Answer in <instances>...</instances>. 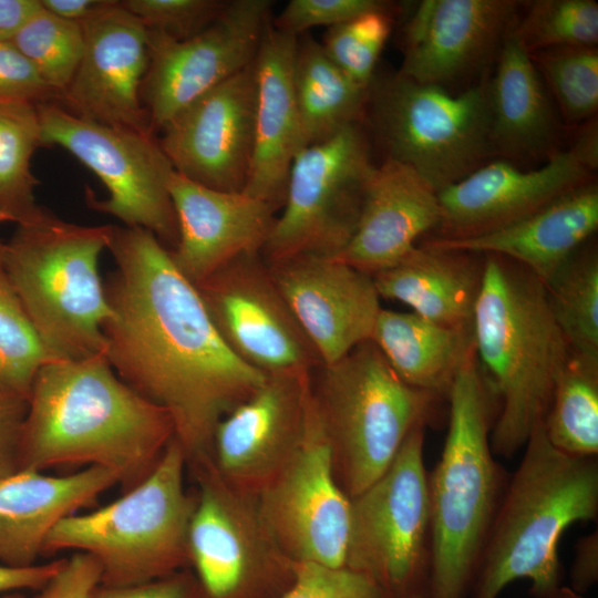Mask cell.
Returning a JSON list of instances; mask_svg holds the SVG:
<instances>
[{
	"mask_svg": "<svg viewBox=\"0 0 598 598\" xmlns=\"http://www.w3.org/2000/svg\"><path fill=\"white\" fill-rule=\"evenodd\" d=\"M107 250L115 262L104 286L113 310L103 326L111 367L169 413L186 463L212 454L218 422L267 374L226 346L195 286L155 235L112 225Z\"/></svg>",
	"mask_w": 598,
	"mask_h": 598,
	"instance_id": "1",
	"label": "cell"
},
{
	"mask_svg": "<svg viewBox=\"0 0 598 598\" xmlns=\"http://www.w3.org/2000/svg\"><path fill=\"white\" fill-rule=\"evenodd\" d=\"M174 439L169 413L121 380L105 353L54 360L31 386L19 471L102 467L124 493L150 475Z\"/></svg>",
	"mask_w": 598,
	"mask_h": 598,
	"instance_id": "2",
	"label": "cell"
},
{
	"mask_svg": "<svg viewBox=\"0 0 598 598\" xmlns=\"http://www.w3.org/2000/svg\"><path fill=\"white\" fill-rule=\"evenodd\" d=\"M483 256L473 341L497 404L491 448L495 456L511 457L544 421L570 351L551 315L545 285L507 258Z\"/></svg>",
	"mask_w": 598,
	"mask_h": 598,
	"instance_id": "3",
	"label": "cell"
},
{
	"mask_svg": "<svg viewBox=\"0 0 598 598\" xmlns=\"http://www.w3.org/2000/svg\"><path fill=\"white\" fill-rule=\"evenodd\" d=\"M597 516V457L558 451L538 422L506 483L468 598H499L518 579L530 582L529 595L560 585L561 535L570 525Z\"/></svg>",
	"mask_w": 598,
	"mask_h": 598,
	"instance_id": "4",
	"label": "cell"
},
{
	"mask_svg": "<svg viewBox=\"0 0 598 598\" xmlns=\"http://www.w3.org/2000/svg\"><path fill=\"white\" fill-rule=\"evenodd\" d=\"M448 427L429 472L431 576L427 598H468L506 483L489 435L496 401L474 341L451 386Z\"/></svg>",
	"mask_w": 598,
	"mask_h": 598,
	"instance_id": "5",
	"label": "cell"
},
{
	"mask_svg": "<svg viewBox=\"0 0 598 598\" xmlns=\"http://www.w3.org/2000/svg\"><path fill=\"white\" fill-rule=\"evenodd\" d=\"M112 225L83 226L39 206L3 245L13 288L55 360L105 353L103 326L113 317L99 275Z\"/></svg>",
	"mask_w": 598,
	"mask_h": 598,
	"instance_id": "6",
	"label": "cell"
},
{
	"mask_svg": "<svg viewBox=\"0 0 598 598\" xmlns=\"http://www.w3.org/2000/svg\"><path fill=\"white\" fill-rule=\"evenodd\" d=\"M186 457L174 439L150 475L110 504L62 519L43 556L62 551L92 557L101 585L154 581L189 567L188 528L195 493L185 488Z\"/></svg>",
	"mask_w": 598,
	"mask_h": 598,
	"instance_id": "7",
	"label": "cell"
},
{
	"mask_svg": "<svg viewBox=\"0 0 598 598\" xmlns=\"http://www.w3.org/2000/svg\"><path fill=\"white\" fill-rule=\"evenodd\" d=\"M318 370L316 409L334 478L351 499L389 468L414 429L435 419L442 399L402 381L371 340Z\"/></svg>",
	"mask_w": 598,
	"mask_h": 598,
	"instance_id": "8",
	"label": "cell"
},
{
	"mask_svg": "<svg viewBox=\"0 0 598 598\" xmlns=\"http://www.w3.org/2000/svg\"><path fill=\"white\" fill-rule=\"evenodd\" d=\"M488 80L489 72L452 92L398 71L375 74L365 117L384 158L410 166L439 193L494 159Z\"/></svg>",
	"mask_w": 598,
	"mask_h": 598,
	"instance_id": "9",
	"label": "cell"
},
{
	"mask_svg": "<svg viewBox=\"0 0 598 598\" xmlns=\"http://www.w3.org/2000/svg\"><path fill=\"white\" fill-rule=\"evenodd\" d=\"M426 426L414 429L389 468L350 499L344 567L385 598H427L432 540Z\"/></svg>",
	"mask_w": 598,
	"mask_h": 598,
	"instance_id": "10",
	"label": "cell"
},
{
	"mask_svg": "<svg viewBox=\"0 0 598 598\" xmlns=\"http://www.w3.org/2000/svg\"><path fill=\"white\" fill-rule=\"evenodd\" d=\"M186 464L196 485L188 528L189 567L202 597H281L295 580L296 563L268 529L258 497L230 486L212 454Z\"/></svg>",
	"mask_w": 598,
	"mask_h": 598,
	"instance_id": "11",
	"label": "cell"
},
{
	"mask_svg": "<svg viewBox=\"0 0 598 598\" xmlns=\"http://www.w3.org/2000/svg\"><path fill=\"white\" fill-rule=\"evenodd\" d=\"M42 146H60L89 167L105 185L99 199L86 188V203L151 231L168 249L178 241V225L168 192L174 168L155 134L110 126L74 115L59 103L37 104Z\"/></svg>",
	"mask_w": 598,
	"mask_h": 598,
	"instance_id": "12",
	"label": "cell"
},
{
	"mask_svg": "<svg viewBox=\"0 0 598 598\" xmlns=\"http://www.w3.org/2000/svg\"><path fill=\"white\" fill-rule=\"evenodd\" d=\"M373 166L362 123L301 148L262 258L274 262L306 254L337 257L355 230Z\"/></svg>",
	"mask_w": 598,
	"mask_h": 598,
	"instance_id": "13",
	"label": "cell"
},
{
	"mask_svg": "<svg viewBox=\"0 0 598 598\" xmlns=\"http://www.w3.org/2000/svg\"><path fill=\"white\" fill-rule=\"evenodd\" d=\"M597 117L582 124L573 143L544 164L523 168L492 159L439 193L442 218L434 239L481 236L544 208L596 178Z\"/></svg>",
	"mask_w": 598,
	"mask_h": 598,
	"instance_id": "14",
	"label": "cell"
},
{
	"mask_svg": "<svg viewBox=\"0 0 598 598\" xmlns=\"http://www.w3.org/2000/svg\"><path fill=\"white\" fill-rule=\"evenodd\" d=\"M270 0L228 1L202 32L177 40L148 30L142 102L155 134L195 100L252 64L270 24Z\"/></svg>",
	"mask_w": 598,
	"mask_h": 598,
	"instance_id": "15",
	"label": "cell"
},
{
	"mask_svg": "<svg viewBox=\"0 0 598 598\" xmlns=\"http://www.w3.org/2000/svg\"><path fill=\"white\" fill-rule=\"evenodd\" d=\"M195 288L218 334L245 363L266 374L322 367L260 252L238 256Z\"/></svg>",
	"mask_w": 598,
	"mask_h": 598,
	"instance_id": "16",
	"label": "cell"
},
{
	"mask_svg": "<svg viewBox=\"0 0 598 598\" xmlns=\"http://www.w3.org/2000/svg\"><path fill=\"white\" fill-rule=\"evenodd\" d=\"M257 497L268 529L291 560L344 566L350 498L333 475L312 382L303 441L290 463Z\"/></svg>",
	"mask_w": 598,
	"mask_h": 598,
	"instance_id": "17",
	"label": "cell"
},
{
	"mask_svg": "<svg viewBox=\"0 0 598 598\" xmlns=\"http://www.w3.org/2000/svg\"><path fill=\"white\" fill-rule=\"evenodd\" d=\"M523 1L423 0L402 31L399 73L452 92L478 82L495 61Z\"/></svg>",
	"mask_w": 598,
	"mask_h": 598,
	"instance_id": "18",
	"label": "cell"
},
{
	"mask_svg": "<svg viewBox=\"0 0 598 598\" xmlns=\"http://www.w3.org/2000/svg\"><path fill=\"white\" fill-rule=\"evenodd\" d=\"M312 372L267 374L217 424L212 458L233 487L258 496L290 463L305 436Z\"/></svg>",
	"mask_w": 598,
	"mask_h": 598,
	"instance_id": "19",
	"label": "cell"
},
{
	"mask_svg": "<svg viewBox=\"0 0 598 598\" xmlns=\"http://www.w3.org/2000/svg\"><path fill=\"white\" fill-rule=\"evenodd\" d=\"M254 63L177 113L158 140L174 171L224 192H243L255 141Z\"/></svg>",
	"mask_w": 598,
	"mask_h": 598,
	"instance_id": "20",
	"label": "cell"
},
{
	"mask_svg": "<svg viewBox=\"0 0 598 598\" xmlns=\"http://www.w3.org/2000/svg\"><path fill=\"white\" fill-rule=\"evenodd\" d=\"M81 24L83 53L55 102L89 121L153 133L142 102L150 60L147 28L114 0Z\"/></svg>",
	"mask_w": 598,
	"mask_h": 598,
	"instance_id": "21",
	"label": "cell"
},
{
	"mask_svg": "<svg viewBox=\"0 0 598 598\" xmlns=\"http://www.w3.org/2000/svg\"><path fill=\"white\" fill-rule=\"evenodd\" d=\"M267 264L322 365L371 340L382 309L371 275L337 257L321 255H298Z\"/></svg>",
	"mask_w": 598,
	"mask_h": 598,
	"instance_id": "22",
	"label": "cell"
},
{
	"mask_svg": "<svg viewBox=\"0 0 598 598\" xmlns=\"http://www.w3.org/2000/svg\"><path fill=\"white\" fill-rule=\"evenodd\" d=\"M168 192L178 225L169 250L179 272L194 286L240 255L260 252L277 209L245 192H224L172 174Z\"/></svg>",
	"mask_w": 598,
	"mask_h": 598,
	"instance_id": "23",
	"label": "cell"
},
{
	"mask_svg": "<svg viewBox=\"0 0 598 598\" xmlns=\"http://www.w3.org/2000/svg\"><path fill=\"white\" fill-rule=\"evenodd\" d=\"M441 218L439 192L410 166L384 158L369 175L355 230L337 258L372 276L398 264Z\"/></svg>",
	"mask_w": 598,
	"mask_h": 598,
	"instance_id": "24",
	"label": "cell"
},
{
	"mask_svg": "<svg viewBox=\"0 0 598 598\" xmlns=\"http://www.w3.org/2000/svg\"><path fill=\"white\" fill-rule=\"evenodd\" d=\"M298 37L267 27L254 61L256 78L255 141L251 165L243 192L282 207L287 179L303 147L292 84Z\"/></svg>",
	"mask_w": 598,
	"mask_h": 598,
	"instance_id": "25",
	"label": "cell"
},
{
	"mask_svg": "<svg viewBox=\"0 0 598 598\" xmlns=\"http://www.w3.org/2000/svg\"><path fill=\"white\" fill-rule=\"evenodd\" d=\"M118 485L115 473L86 467L65 475L18 471L0 480V564L30 567L53 528Z\"/></svg>",
	"mask_w": 598,
	"mask_h": 598,
	"instance_id": "26",
	"label": "cell"
},
{
	"mask_svg": "<svg viewBox=\"0 0 598 598\" xmlns=\"http://www.w3.org/2000/svg\"><path fill=\"white\" fill-rule=\"evenodd\" d=\"M494 159L523 168L560 152L563 128L547 89L528 53L507 33L488 80Z\"/></svg>",
	"mask_w": 598,
	"mask_h": 598,
	"instance_id": "27",
	"label": "cell"
},
{
	"mask_svg": "<svg viewBox=\"0 0 598 598\" xmlns=\"http://www.w3.org/2000/svg\"><path fill=\"white\" fill-rule=\"evenodd\" d=\"M598 228L597 179L497 230L465 239L424 241L450 249L507 258L546 285Z\"/></svg>",
	"mask_w": 598,
	"mask_h": 598,
	"instance_id": "28",
	"label": "cell"
},
{
	"mask_svg": "<svg viewBox=\"0 0 598 598\" xmlns=\"http://www.w3.org/2000/svg\"><path fill=\"white\" fill-rule=\"evenodd\" d=\"M484 256L421 241L394 266L372 275L380 298L400 301L441 326L472 328Z\"/></svg>",
	"mask_w": 598,
	"mask_h": 598,
	"instance_id": "29",
	"label": "cell"
},
{
	"mask_svg": "<svg viewBox=\"0 0 598 598\" xmlns=\"http://www.w3.org/2000/svg\"><path fill=\"white\" fill-rule=\"evenodd\" d=\"M371 341L402 381L447 399L473 344V331L441 326L414 312L382 308Z\"/></svg>",
	"mask_w": 598,
	"mask_h": 598,
	"instance_id": "30",
	"label": "cell"
},
{
	"mask_svg": "<svg viewBox=\"0 0 598 598\" xmlns=\"http://www.w3.org/2000/svg\"><path fill=\"white\" fill-rule=\"evenodd\" d=\"M292 84L303 147L365 117L369 90L348 78L308 33L297 39Z\"/></svg>",
	"mask_w": 598,
	"mask_h": 598,
	"instance_id": "31",
	"label": "cell"
},
{
	"mask_svg": "<svg viewBox=\"0 0 598 598\" xmlns=\"http://www.w3.org/2000/svg\"><path fill=\"white\" fill-rule=\"evenodd\" d=\"M549 443L579 457L598 454V359L569 353L543 421Z\"/></svg>",
	"mask_w": 598,
	"mask_h": 598,
	"instance_id": "32",
	"label": "cell"
},
{
	"mask_svg": "<svg viewBox=\"0 0 598 598\" xmlns=\"http://www.w3.org/2000/svg\"><path fill=\"white\" fill-rule=\"evenodd\" d=\"M584 245L545 288L551 315L569 351L598 359V254L596 246Z\"/></svg>",
	"mask_w": 598,
	"mask_h": 598,
	"instance_id": "33",
	"label": "cell"
},
{
	"mask_svg": "<svg viewBox=\"0 0 598 598\" xmlns=\"http://www.w3.org/2000/svg\"><path fill=\"white\" fill-rule=\"evenodd\" d=\"M37 104L0 103V212L13 223L32 216L39 208L31 172L34 151L42 146Z\"/></svg>",
	"mask_w": 598,
	"mask_h": 598,
	"instance_id": "34",
	"label": "cell"
},
{
	"mask_svg": "<svg viewBox=\"0 0 598 598\" xmlns=\"http://www.w3.org/2000/svg\"><path fill=\"white\" fill-rule=\"evenodd\" d=\"M565 125L576 127L598 111V48L559 47L528 54Z\"/></svg>",
	"mask_w": 598,
	"mask_h": 598,
	"instance_id": "35",
	"label": "cell"
},
{
	"mask_svg": "<svg viewBox=\"0 0 598 598\" xmlns=\"http://www.w3.org/2000/svg\"><path fill=\"white\" fill-rule=\"evenodd\" d=\"M508 34L529 54L559 47H597L595 0L523 1Z\"/></svg>",
	"mask_w": 598,
	"mask_h": 598,
	"instance_id": "36",
	"label": "cell"
},
{
	"mask_svg": "<svg viewBox=\"0 0 598 598\" xmlns=\"http://www.w3.org/2000/svg\"><path fill=\"white\" fill-rule=\"evenodd\" d=\"M0 239V388L28 400L38 371L55 359L34 330L7 272Z\"/></svg>",
	"mask_w": 598,
	"mask_h": 598,
	"instance_id": "37",
	"label": "cell"
},
{
	"mask_svg": "<svg viewBox=\"0 0 598 598\" xmlns=\"http://www.w3.org/2000/svg\"><path fill=\"white\" fill-rule=\"evenodd\" d=\"M11 42L56 94L58 100L70 84L83 53L81 22L62 19L42 7Z\"/></svg>",
	"mask_w": 598,
	"mask_h": 598,
	"instance_id": "38",
	"label": "cell"
},
{
	"mask_svg": "<svg viewBox=\"0 0 598 598\" xmlns=\"http://www.w3.org/2000/svg\"><path fill=\"white\" fill-rule=\"evenodd\" d=\"M395 6L360 14L327 30L320 42L330 60L355 84L369 90L391 34Z\"/></svg>",
	"mask_w": 598,
	"mask_h": 598,
	"instance_id": "39",
	"label": "cell"
},
{
	"mask_svg": "<svg viewBox=\"0 0 598 598\" xmlns=\"http://www.w3.org/2000/svg\"><path fill=\"white\" fill-rule=\"evenodd\" d=\"M121 4L150 30L188 39L208 28L228 1L220 0H124Z\"/></svg>",
	"mask_w": 598,
	"mask_h": 598,
	"instance_id": "40",
	"label": "cell"
},
{
	"mask_svg": "<svg viewBox=\"0 0 598 598\" xmlns=\"http://www.w3.org/2000/svg\"><path fill=\"white\" fill-rule=\"evenodd\" d=\"M279 598H385L365 576L344 566L296 563L295 580Z\"/></svg>",
	"mask_w": 598,
	"mask_h": 598,
	"instance_id": "41",
	"label": "cell"
},
{
	"mask_svg": "<svg viewBox=\"0 0 598 598\" xmlns=\"http://www.w3.org/2000/svg\"><path fill=\"white\" fill-rule=\"evenodd\" d=\"M390 6V2L381 0H291L271 24L279 31L299 37L311 28L329 29Z\"/></svg>",
	"mask_w": 598,
	"mask_h": 598,
	"instance_id": "42",
	"label": "cell"
},
{
	"mask_svg": "<svg viewBox=\"0 0 598 598\" xmlns=\"http://www.w3.org/2000/svg\"><path fill=\"white\" fill-rule=\"evenodd\" d=\"M56 101L28 59L12 42H0V103Z\"/></svg>",
	"mask_w": 598,
	"mask_h": 598,
	"instance_id": "43",
	"label": "cell"
},
{
	"mask_svg": "<svg viewBox=\"0 0 598 598\" xmlns=\"http://www.w3.org/2000/svg\"><path fill=\"white\" fill-rule=\"evenodd\" d=\"M101 584L96 561L86 554L72 553L61 568L32 598H91Z\"/></svg>",
	"mask_w": 598,
	"mask_h": 598,
	"instance_id": "44",
	"label": "cell"
},
{
	"mask_svg": "<svg viewBox=\"0 0 598 598\" xmlns=\"http://www.w3.org/2000/svg\"><path fill=\"white\" fill-rule=\"evenodd\" d=\"M91 598H203L199 584L190 568L167 577L133 586L99 585Z\"/></svg>",
	"mask_w": 598,
	"mask_h": 598,
	"instance_id": "45",
	"label": "cell"
},
{
	"mask_svg": "<svg viewBox=\"0 0 598 598\" xmlns=\"http://www.w3.org/2000/svg\"><path fill=\"white\" fill-rule=\"evenodd\" d=\"M28 400L0 388V480L19 471V445Z\"/></svg>",
	"mask_w": 598,
	"mask_h": 598,
	"instance_id": "46",
	"label": "cell"
},
{
	"mask_svg": "<svg viewBox=\"0 0 598 598\" xmlns=\"http://www.w3.org/2000/svg\"><path fill=\"white\" fill-rule=\"evenodd\" d=\"M64 558H55L30 567L0 564V595L40 590L61 568Z\"/></svg>",
	"mask_w": 598,
	"mask_h": 598,
	"instance_id": "47",
	"label": "cell"
},
{
	"mask_svg": "<svg viewBox=\"0 0 598 598\" xmlns=\"http://www.w3.org/2000/svg\"><path fill=\"white\" fill-rule=\"evenodd\" d=\"M598 580V532L580 537L570 566V587L579 594L588 591Z\"/></svg>",
	"mask_w": 598,
	"mask_h": 598,
	"instance_id": "48",
	"label": "cell"
},
{
	"mask_svg": "<svg viewBox=\"0 0 598 598\" xmlns=\"http://www.w3.org/2000/svg\"><path fill=\"white\" fill-rule=\"evenodd\" d=\"M41 8L40 0H0V42H11Z\"/></svg>",
	"mask_w": 598,
	"mask_h": 598,
	"instance_id": "49",
	"label": "cell"
},
{
	"mask_svg": "<svg viewBox=\"0 0 598 598\" xmlns=\"http://www.w3.org/2000/svg\"><path fill=\"white\" fill-rule=\"evenodd\" d=\"M43 9L65 20L82 22L112 0H40Z\"/></svg>",
	"mask_w": 598,
	"mask_h": 598,
	"instance_id": "50",
	"label": "cell"
},
{
	"mask_svg": "<svg viewBox=\"0 0 598 598\" xmlns=\"http://www.w3.org/2000/svg\"><path fill=\"white\" fill-rule=\"evenodd\" d=\"M530 598H585V596L574 590L570 586L560 584L549 590L530 595Z\"/></svg>",
	"mask_w": 598,
	"mask_h": 598,
	"instance_id": "51",
	"label": "cell"
},
{
	"mask_svg": "<svg viewBox=\"0 0 598 598\" xmlns=\"http://www.w3.org/2000/svg\"><path fill=\"white\" fill-rule=\"evenodd\" d=\"M0 598H28L25 595H23L22 592H8V594H2L0 595Z\"/></svg>",
	"mask_w": 598,
	"mask_h": 598,
	"instance_id": "52",
	"label": "cell"
},
{
	"mask_svg": "<svg viewBox=\"0 0 598 598\" xmlns=\"http://www.w3.org/2000/svg\"><path fill=\"white\" fill-rule=\"evenodd\" d=\"M12 221V219L4 213L0 212V224Z\"/></svg>",
	"mask_w": 598,
	"mask_h": 598,
	"instance_id": "53",
	"label": "cell"
}]
</instances>
